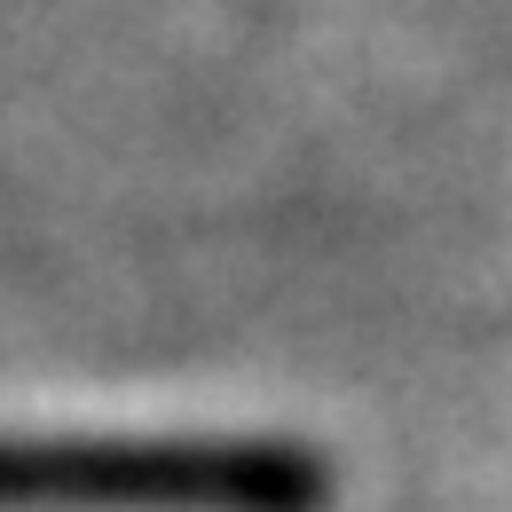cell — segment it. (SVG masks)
Instances as JSON below:
<instances>
[{"instance_id": "cell-1", "label": "cell", "mask_w": 512, "mask_h": 512, "mask_svg": "<svg viewBox=\"0 0 512 512\" xmlns=\"http://www.w3.org/2000/svg\"><path fill=\"white\" fill-rule=\"evenodd\" d=\"M316 489L260 442H0V512H308Z\"/></svg>"}]
</instances>
